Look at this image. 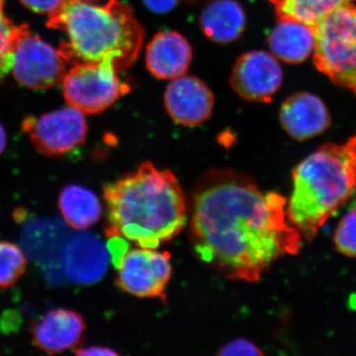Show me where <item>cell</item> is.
I'll return each mask as SVG.
<instances>
[{"instance_id":"cell-3","label":"cell","mask_w":356,"mask_h":356,"mask_svg":"<svg viewBox=\"0 0 356 356\" xmlns=\"http://www.w3.org/2000/svg\"><path fill=\"white\" fill-rule=\"evenodd\" d=\"M47 26L65 33L58 51L67 64H107L119 72L136 62L145 37L132 8L120 0L104 6L67 0Z\"/></svg>"},{"instance_id":"cell-12","label":"cell","mask_w":356,"mask_h":356,"mask_svg":"<svg viewBox=\"0 0 356 356\" xmlns=\"http://www.w3.org/2000/svg\"><path fill=\"white\" fill-rule=\"evenodd\" d=\"M83 316L67 309L49 311L32 325V343L49 355L76 348L86 332Z\"/></svg>"},{"instance_id":"cell-4","label":"cell","mask_w":356,"mask_h":356,"mask_svg":"<svg viewBox=\"0 0 356 356\" xmlns=\"http://www.w3.org/2000/svg\"><path fill=\"white\" fill-rule=\"evenodd\" d=\"M288 220L311 242L356 189V136L344 144L324 145L292 173Z\"/></svg>"},{"instance_id":"cell-10","label":"cell","mask_w":356,"mask_h":356,"mask_svg":"<svg viewBox=\"0 0 356 356\" xmlns=\"http://www.w3.org/2000/svg\"><path fill=\"white\" fill-rule=\"evenodd\" d=\"M282 81L280 63L264 51H248L238 58L231 74L232 88L248 102H271Z\"/></svg>"},{"instance_id":"cell-6","label":"cell","mask_w":356,"mask_h":356,"mask_svg":"<svg viewBox=\"0 0 356 356\" xmlns=\"http://www.w3.org/2000/svg\"><path fill=\"white\" fill-rule=\"evenodd\" d=\"M119 74L107 64L72 65L62 81L65 102L84 114L104 111L130 91Z\"/></svg>"},{"instance_id":"cell-20","label":"cell","mask_w":356,"mask_h":356,"mask_svg":"<svg viewBox=\"0 0 356 356\" xmlns=\"http://www.w3.org/2000/svg\"><path fill=\"white\" fill-rule=\"evenodd\" d=\"M29 30L26 24L16 25L6 17L3 3H0V81L11 72L16 44Z\"/></svg>"},{"instance_id":"cell-18","label":"cell","mask_w":356,"mask_h":356,"mask_svg":"<svg viewBox=\"0 0 356 356\" xmlns=\"http://www.w3.org/2000/svg\"><path fill=\"white\" fill-rule=\"evenodd\" d=\"M58 208L65 222L76 229H86L99 221L102 203L92 191L72 184L63 189L58 197Z\"/></svg>"},{"instance_id":"cell-7","label":"cell","mask_w":356,"mask_h":356,"mask_svg":"<svg viewBox=\"0 0 356 356\" xmlns=\"http://www.w3.org/2000/svg\"><path fill=\"white\" fill-rule=\"evenodd\" d=\"M116 268V282L122 291L139 298L165 299L172 273L170 252L129 248Z\"/></svg>"},{"instance_id":"cell-14","label":"cell","mask_w":356,"mask_h":356,"mask_svg":"<svg viewBox=\"0 0 356 356\" xmlns=\"http://www.w3.org/2000/svg\"><path fill=\"white\" fill-rule=\"evenodd\" d=\"M109 261L108 250L102 241L92 234H83L65 245L63 264L70 281L92 284L106 273Z\"/></svg>"},{"instance_id":"cell-21","label":"cell","mask_w":356,"mask_h":356,"mask_svg":"<svg viewBox=\"0 0 356 356\" xmlns=\"http://www.w3.org/2000/svg\"><path fill=\"white\" fill-rule=\"evenodd\" d=\"M27 259L15 243L0 242V288L13 286L24 273Z\"/></svg>"},{"instance_id":"cell-28","label":"cell","mask_w":356,"mask_h":356,"mask_svg":"<svg viewBox=\"0 0 356 356\" xmlns=\"http://www.w3.org/2000/svg\"><path fill=\"white\" fill-rule=\"evenodd\" d=\"M81 1L90 2V3H95L96 1H99V0H81Z\"/></svg>"},{"instance_id":"cell-13","label":"cell","mask_w":356,"mask_h":356,"mask_svg":"<svg viewBox=\"0 0 356 356\" xmlns=\"http://www.w3.org/2000/svg\"><path fill=\"white\" fill-rule=\"evenodd\" d=\"M280 119L285 132L297 140L317 137L332 124L325 103L309 92L297 93L285 100L280 108Z\"/></svg>"},{"instance_id":"cell-19","label":"cell","mask_w":356,"mask_h":356,"mask_svg":"<svg viewBox=\"0 0 356 356\" xmlns=\"http://www.w3.org/2000/svg\"><path fill=\"white\" fill-rule=\"evenodd\" d=\"M280 19L294 20L314 27L325 16L355 0H269Z\"/></svg>"},{"instance_id":"cell-17","label":"cell","mask_w":356,"mask_h":356,"mask_svg":"<svg viewBox=\"0 0 356 356\" xmlns=\"http://www.w3.org/2000/svg\"><path fill=\"white\" fill-rule=\"evenodd\" d=\"M200 24L204 34L212 41L231 43L245 30V11L235 0H214L204 9Z\"/></svg>"},{"instance_id":"cell-29","label":"cell","mask_w":356,"mask_h":356,"mask_svg":"<svg viewBox=\"0 0 356 356\" xmlns=\"http://www.w3.org/2000/svg\"><path fill=\"white\" fill-rule=\"evenodd\" d=\"M0 3H4V0H0Z\"/></svg>"},{"instance_id":"cell-22","label":"cell","mask_w":356,"mask_h":356,"mask_svg":"<svg viewBox=\"0 0 356 356\" xmlns=\"http://www.w3.org/2000/svg\"><path fill=\"white\" fill-rule=\"evenodd\" d=\"M334 243L337 252L356 259V210L350 211L339 222Z\"/></svg>"},{"instance_id":"cell-2","label":"cell","mask_w":356,"mask_h":356,"mask_svg":"<svg viewBox=\"0 0 356 356\" xmlns=\"http://www.w3.org/2000/svg\"><path fill=\"white\" fill-rule=\"evenodd\" d=\"M107 238L121 236L137 247L158 248L184 229L188 205L177 177L142 163L104 186Z\"/></svg>"},{"instance_id":"cell-25","label":"cell","mask_w":356,"mask_h":356,"mask_svg":"<svg viewBox=\"0 0 356 356\" xmlns=\"http://www.w3.org/2000/svg\"><path fill=\"white\" fill-rule=\"evenodd\" d=\"M145 4L156 13H166L177 6L178 0H144Z\"/></svg>"},{"instance_id":"cell-8","label":"cell","mask_w":356,"mask_h":356,"mask_svg":"<svg viewBox=\"0 0 356 356\" xmlns=\"http://www.w3.org/2000/svg\"><path fill=\"white\" fill-rule=\"evenodd\" d=\"M22 129L40 154L60 156L81 146L88 128L84 113L69 105L40 117H28Z\"/></svg>"},{"instance_id":"cell-1","label":"cell","mask_w":356,"mask_h":356,"mask_svg":"<svg viewBox=\"0 0 356 356\" xmlns=\"http://www.w3.org/2000/svg\"><path fill=\"white\" fill-rule=\"evenodd\" d=\"M287 199L228 168L199 178L191 201V241L204 264L231 280L257 282L274 262L299 254L302 236Z\"/></svg>"},{"instance_id":"cell-5","label":"cell","mask_w":356,"mask_h":356,"mask_svg":"<svg viewBox=\"0 0 356 356\" xmlns=\"http://www.w3.org/2000/svg\"><path fill=\"white\" fill-rule=\"evenodd\" d=\"M313 30L316 67L332 83L356 95V6L339 7Z\"/></svg>"},{"instance_id":"cell-15","label":"cell","mask_w":356,"mask_h":356,"mask_svg":"<svg viewBox=\"0 0 356 356\" xmlns=\"http://www.w3.org/2000/svg\"><path fill=\"white\" fill-rule=\"evenodd\" d=\"M191 60V44L179 33L159 32L147 44V67L156 79H175L184 76Z\"/></svg>"},{"instance_id":"cell-16","label":"cell","mask_w":356,"mask_h":356,"mask_svg":"<svg viewBox=\"0 0 356 356\" xmlns=\"http://www.w3.org/2000/svg\"><path fill=\"white\" fill-rule=\"evenodd\" d=\"M268 43L275 58L287 64H301L313 55V27L298 21L280 19L269 35Z\"/></svg>"},{"instance_id":"cell-27","label":"cell","mask_w":356,"mask_h":356,"mask_svg":"<svg viewBox=\"0 0 356 356\" xmlns=\"http://www.w3.org/2000/svg\"><path fill=\"white\" fill-rule=\"evenodd\" d=\"M7 146V136L3 126L0 124V156L4 153Z\"/></svg>"},{"instance_id":"cell-24","label":"cell","mask_w":356,"mask_h":356,"mask_svg":"<svg viewBox=\"0 0 356 356\" xmlns=\"http://www.w3.org/2000/svg\"><path fill=\"white\" fill-rule=\"evenodd\" d=\"M23 6L38 14L50 16L58 13L67 3V0H20Z\"/></svg>"},{"instance_id":"cell-11","label":"cell","mask_w":356,"mask_h":356,"mask_svg":"<svg viewBox=\"0 0 356 356\" xmlns=\"http://www.w3.org/2000/svg\"><path fill=\"white\" fill-rule=\"evenodd\" d=\"M166 111L184 126H197L209 119L214 107L212 91L198 77L181 76L172 79L165 93Z\"/></svg>"},{"instance_id":"cell-23","label":"cell","mask_w":356,"mask_h":356,"mask_svg":"<svg viewBox=\"0 0 356 356\" xmlns=\"http://www.w3.org/2000/svg\"><path fill=\"white\" fill-rule=\"evenodd\" d=\"M218 355L222 356L264 355V351L252 341L245 339H236L222 346Z\"/></svg>"},{"instance_id":"cell-26","label":"cell","mask_w":356,"mask_h":356,"mask_svg":"<svg viewBox=\"0 0 356 356\" xmlns=\"http://www.w3.org/2000/svg\"><path fill=\"white\" fill-rule=\"evenodd\" d=\"M76 355L81 356L118 355V353L104 346H89V348H77Z\"/></svg>"},{"instance_id":"cell-9","label":"cell","mask_w":356,"mask_h":356,"mask_svg":"<svg viewBox=\"0 0 356 356\" xmlns=\"http://www.w3.org/2000/svg\"><path fill=\"white\" fill-rule=\"evenodd\" d=\"M65 65L60 51L28 30L16 44L11 72L21 86L42 90L62 83Z\"/></svg>"}]
</instances>
